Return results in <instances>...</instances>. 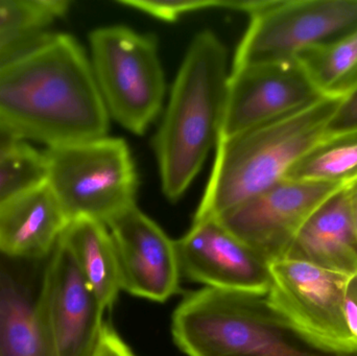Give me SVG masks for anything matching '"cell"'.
<instances>
[{
    "label": "cell",
    "instance_id": "cell-11",
    "mask_svg": "<svg viewBox=\"0 0 357 356\" xmlns=\"http://www.w3.org/2000/svg\"><path fill=\"white\" fill-rule=\"evenodd\" d=\"M42 311L56 356L94 355L105 311L61 238L46 265Z\"/></svg>",
    "mask_w": 357,
    "mask_h": 356
},
{
    "label": "cell",
    "instance_id": "cell-25",
    "mask_svg": "<svg viewBox=\"0 0 357 356\" xmlns=\"http://www.w3.org/2000/svg\"><path fill=\"white\" fill-rule=\"evenodd\" d=\"M344 315L350 334L357 341V273L352 274L348 281Z\"/></svg>",
    "mask_w": 357,
    "mask_h": 356
},
{
    "label": "cell",
    "instance_id": "cell-5",
    "mask_svg": "<svg viewBox=\"0 0 357 356\" xmlns=\"http://www.w3.org/2000/svg\"><path fill=\"white\" fill-rule=\"evenodd\" d=\"M46 183L70 221L107 224L135 206L138 176L123 138L105 137L47 148Z\"/></svg>",
    "mask_w": 357,
    "mask_h": 356
},
{
    "label": "cell",
    "instance_id": "cell-17",
    "mask_svg": "<svg viewBox=\"0 0 357 356\" xmlns=\"http://www.w3.org/2000/svg\"><path fill=\"white\" fill-rule=\"evenodd\" d=\"M104 311L111 309L121 291L114 242L105 224L90 219L69 222L61 236Z\"/></svg>",
    "mask_w": 357,
    "mask_h": 356
},
{
    "label": "cell",
    "instance_id": "cell-12",
    "mask_svg": "<svg viewBox=\"0 0 357 356\" xmlns=\"http://www.w3.org/2000/svg\"><path fill=\"white\" fill-rule=\"evenodd\" d=\"M175 244L181 276L206 288L268 294L270 263L218 219L193 221Z\"/></svg>",
    "mask_w": 357,
    "mask_h": 356
},
{
    "label": "cell",
    "instance_id": "cell-7",
    "mask_svg": "<svg viewBox=\"0 0 357 356\" xmlns=\"http://www.w3.org/2000/svg\"><path fill=\"white\" fill-rule=\"evenodd\" d=\"M357 29V0H266L250 16L232 67L297 60Z\"/></svg>",
    "mask_w": 357,
    "mask_h": 356
},
{
    "label": "cell",
    "instance_id": "cell-14",
    "mask_svg": "<svg viewBox=\"0 0 357 356\" xmlns=\"http://www.w3.org/2000/svg\"><path fill=\"white\" fill-rule=\"evenodd\" d=\"M50 256L19 259L0 253V356H56L42 311Z\"/></svg>",
    "mask_w": 357,
    "mask_h": 356
},
{
    "label": "cell",
    "instance_id": "cell-21",
    "mask_svg": "<svg viewBox=\"0 0 357 356\" xmlns=\"http://www.w3.org/2000/svg\"><path fill=\"white\" fill-rule=\"evenodd\" d=\"M69 8L67 0H0V36L48 31Z\"/></svg>",
    "mask_w": 357,
    "mask_h": 356
},
{
    "label": "cell",
    "instance_id": "cell-10",
    "mask_svg": "<svg viewBox=\"0 0 357 356\" xmlns=\"http://www.w3.org/2000/svg\"><path fill=\"white\" fill-rule=\"evenodd\" d=\"M324 96L297 60L231 68L218 140L301 110Z\"/></svg>",
    "mask_w": 357,
    "mask_h": 356
},
{
    "label": "cell",
    "instance_id": "cell-16",
    "mask_svg": "<svg viewBox=\"0 0 357 356\" xmlns=\"http://www.w3.org/2000/svg\"><path fill=\"white\" fill-rule=\"evenodd\" d=\"M284 258L340 273H357V238L346 187L329 196L306 219Z\"/></svg>",
    "mask_w": 357,
    "mask_h": 356
},
{
    "label": "cell",
    "instance_id": "cell-22",
    "mask_svg": "<svg viewBox=\"0 0 357 356\" xmlns=\"http://www.w3.org/2000/svg\"><path fill=\"white\" fill-rule=\"evenodd\" d=\"M117 3L167 22L199 10L233 8V0H119Z\"/></svg>",
    "mask_w": 357,
    "mask_h": 356
},
{
    "label": "cell",
    "instance_id": "cell-20",
    "mask_svg": "<svg viewBox=\"0 0 357 356\" xmlns=\"http://www.w3.org/2000/svg\"><path fill=\"white\" fill-rule=\"evenodd\" d=\"M46 182L43 152L29 142L0 160V208L20 194Z\"/></svg>",
    "mask_w": 357,
    "mask_h": 356
},
{
    "label": "cell",
    "instance_id": "cell-24",
    "mask_svg": "<svg viewBox=\"0 0 357 356\" xmlns=\"http://www.w3.org/2000/svg\"><path fill=\"white\" fill-rule=\"evenodd\" d=\"M92 356H136L125 341L113 330L112 326L106 324L100 338V344Z\"/></svg>",
    "mask_w": 357,
    "mask_h": 356
},
{
    "label": "cell",
    "instance_id": "cell-15",
    "mask_svg": "<svg viewBox=\"0 0 357 356\" xmlns=\"http://www.w3.org/2000/svg\"><path fill=\"white\" fill-rule=\"evenodd\" d=\"M70 219L46 182L0 208V253L19 259L52 254Z\"/></svg>",
    "mask_w": 357,
    "mask_h": 356
},
{
    "label": "cell",
    "instance_id": "cell-19",
    "mask_svg": "<svg viewBox=\"0 0 357 356\" xmlns=\"http://www.w3.org/2000/svg\"><path fill=\"white\" fill-rule=\"evenodd\" d=\"M297 61L323 95H346L357 84V29L301 52Z\"/></svg>",
    "mask_w": 357,
    "mask_h": 356
},
{
    "label": "cell",
    "instance_id": "cell-18",
    "mask_svg": "<svg viewBox=\"0 0 357 356\" xmlns=\"http://www.w3.org/2000/svg\"><path fill=\"white\" fill-rule=\"evenodd\" d=\"M285 179L348 186L357 180V131L324 136L293 165Z\"/></svg>",
    "mask_w": 357,
    "mask_h": 356
},
{
    "label": "cell",
    "instance_id": "cell-9",
    "mask_svg": "<svg viewBox=\"0 0 357 356\" xmlns=\"http://www.w3.org/2000/svg\"><path fill=\"white\" fill-rule=\"evenodd\" d=\"M344 187L284 179L214 219L271 263L287 256L306 219Z\"/></svg>",
    "mask_w": 357,
    "mask_h": 356
},
{
    "label": "cell",
    "instance_id": "cell-4",
    "mask_svg": "<svg viewBox=\"0 0 357 356\" xmlns=\"http://www.w3.org/2000/svg\"><path fill=\"white\" fill-rule=\"evenodd\" d=\"M172 334L187 356H357L314 346L266 294L211 288L191 293L174 311Z\"/></svg>",
    "mask_w": 357,
    "mask_h": 356
},
{
    "label": "cell",
    "instance_id": "cell-8",
    "mask_svg": "<svg viewBox=\"0 0 357 356\" xmlns=\"http://www.w3.org/2000/svg\"><path fill=\"white\" fill-rule=\"evenodd\" d=\"M270 271L268 300L306 340L331 353H357L344 315L352 274L289 258L273 261Z\"/></svg>",
    "mask_w": 357,
    "mask_h": 356
},
{
    "label": "cell",
    "instance_id": "cell-23",
    "mask_svg": "<svg viewBox=\"0 0 357 356\" xmlns=\"http://www.w3.org/2000/svg\"><path fill=\"white\" fill-rule=\"evenodd\" d=\"M357 131V84L343 96L325 130V136Z\"/></svg>",
    "mask_w": 357,
    "mask_h": 356
},
{
    "label": "cell",
    "instance_id": "cell-6",
    "mask_svg": "<svg viewBox=\"0 0 357 356\" xmlns=\"http://www.w3.org/2000/svg\"><path fill=\"white\" fill-rule=\"evenodd\" d=\"M89 43L109 115L134 135H144L160 114L167 89L156 38L111 25L91 31Z\"/></svg>",
    "mask_w": 357,
    "mask_h": 356
},
{
    "label": "cell",
    "instance_id": "cell-1",
    "mask_svg": "<svg viewBox=\"0 0 357 356\" xmlns=\"http://www.w3.org/2000/svg\"><path fill=\"white\" fill-rule=\"evenodd\" d=\"M91 62L67 33L46 31L0 58V123L46 148L108 136Z\"/></svg>",
    "mask_w": 357,
    "mask_h": 356
},
{
    "label": "cell",
    "instance_id": "cell-26",
    "mask_svg": "<svg viewBox=\"0 0 357 356\" xmlns=\"http://www.w3.org/2000/svg\"><path fill=\"white\" fill-rule=\"evenodd\" d=\"M46 31H37V33H10V35L0 36V58L10 54L15 50L20 48L21 46L29 43V42L39 37Z\"/></svg>",
    "mask_w": 357,
    "mask_h": 356
},
{
    "label": "cell",
    "instance_id": "cell-3",
    "mask_svg": "<svg viewBox=\"0 0 357 356\" xmlns=\"http://www.w3.org/2000/svg\"><path fill=\"white\" fill-rule=\"evenodd\" d=\"M343 96L318 102L218 140L207 187L193 221L214 219L287 177L293 165L325 136Z\"/></svg>",
    "mask_w": 357,
    "mask_h": 356
},
{
    "label": "cell",
    "instance_id": "cell-28",
    "mask_svg": "<svg viewBox=\"0 0 357 356\" xmlns=\"http://www.w3.org/2000/svg\"><path fill=\"white\" fill-rule=\"evenodd\" d=\"M347 192L348 205H349L350 215L357 238V180L352 182L350 185L346 186Z\"/></svg>",
    "mask_w": 357,
    "mask_h": 356
},
{
    "label": "cell",
    "instance_id": "cell-2",
    "mask_svg": "<svg viewBox=\"0 0 357 356\" xmlns=\"http://www.w3.org/2000/svg\"><path fill=\"white\" fill-rule=\"evenodd\" d=\"M230 70L228 52L211 31L189 44L154 139L163 194L182 198L199 175L222 125Z\"/></svg>",
    "mask_w": 357,
    "mask_h": 356
},
{
    "label": "cell",
    "instance_id": "cell-13",
    "mask_svg": "<svg viewBox=\"0 0 357 356\" xmlns=\"http://www.w3.org/2000/svg\"><path fill=\"white\" fill-rule=\"evenodd\" d=\"M106 226L116 251L121 290L155 302H165L180 292L175 240L137 205Z\"/></svg>",
    "mask_w": 357,
    "mask_h": 356
},
{
    "label": "cell",
    "instance_id": "cell-27",
    "mask_svg": "<svg viewBox=\"0 0 357 356\" xmlns=\"http://www.w3.org/2000/svg\"><path fill=\"white\" fill-rule=\"evenodd\" d=\"M22 142L24 141L0 123V160L16 150Z\"/></svg>",
    "mask_w": 357,
    "mask_h": 356
}]
</instances>
